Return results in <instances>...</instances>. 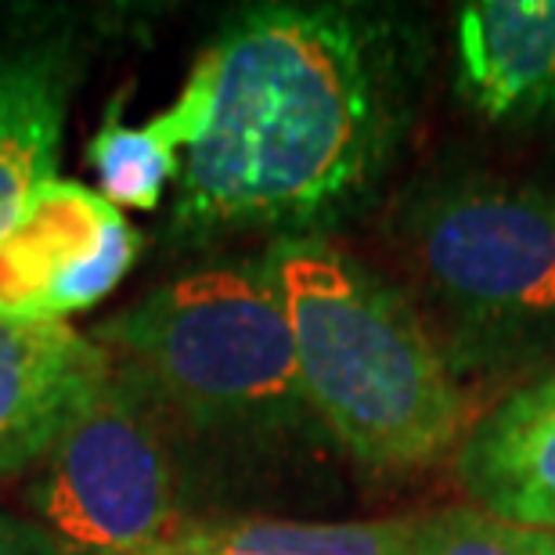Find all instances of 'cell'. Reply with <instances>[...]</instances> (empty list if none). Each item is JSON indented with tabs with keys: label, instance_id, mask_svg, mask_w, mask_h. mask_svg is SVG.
I'll use <instances>...</instances> for the list:
<instances>
[{
	"label": "cell",
	"instance_id": "cell-1",
	"mask_svg": "<svg viewBox=\"0 0 555 555\" xmlns=\"http://www.w3.org/2000/svg\"><path fill=\"white\" fill-rule=\"evenodd\" d=\"M214 116L184 155L170 242L325 238L369 203L415 127L426 40L361 4H257L209 43Z\"/></svg>",
	"mask_w": 555,
	"mask_h": 555
},
{
	"label": "cell",
	"instance_id": "cell-2",
	"mask_svg": "<svg viewBox=\"0 0 555 555\" xmlns=\"http://www.w3.org/2000/svg\"><path fill=\"white\" fill-rule=\"evenodd\" d=\"M321 429L372 473H412L459 451L476 404L412 296L328 238L263 249Z\"/></svg>",
	"mask_w": 555,
	"mask_h": 555
},
{
	"label": "cell",
	"instance_id": "cell-3",
	"mask_svg": "<svg viewBox=\"0 0 555 555\" xmlns=\"http://www.w3.org/2000/svg\"><path fill=\"white\" fill-rule=\"evenodd\" d=\"M390 231L412 304L465 393L555 372V192L433 170L397 203Z\"/></svg>",
	"mask_w": 555,
	"mask_h": 555
},
{
	"label": "cell",
	"instance_id": "cell-4",
	"mask_svg": "<svg viewBox=\"0 0 555 555\" xmlns=\"http://www.w3.org/2000/svg\"><path fill=\"white\" fill-rule=\"evenodd\" d=\"M98 343L163 418L228 443H271L314 422L282 296L263 257L159 285Z\"/></svg>",
	"mask_w": 555,
	"mask_h": 555
},
{
	"label": "cell",
	"instance_id": "cell-5",
	"mask_svg": "<svg viewBox=\"0 0 555 555\" xmlns=\"http://www.w3.org/2000/svg\"><path fill=\"white\" fill-rule=\"evenodd\" d=\"M33 505L80 555H144L184 530L166 418L116 364L43 454Z\"/></svg>",
	"mask_w": 555,
	"mask_h": 555
},
{
	"label": "cell",
	"instance_id": "cell-6",
	"mask_svg": "<svg viewBox=\"0 0 555 555\" xmlns=\"http://www.w3.org/2000/svg\"><path fill=\"white\" fill-rule=\"evenodd\" d=\"M141 235L124 209L76 181H54L0 231V318L65 321L113 293Z\"/></svg>",
	"mask_w": 555,
	"mask_h": 555
},
{
	"label": "cell",
	"instance_id": "cell-7",
	"mask_svg": "<svg viewBox=\"0 0 555 555\" xmlns=\"http://www.w3.org/2000/svg\"><path fill=\"white\" fill-rule=\"evenodd\" d=\"M113 375V358L69 321L0 318V473L43 462L65 422Z\"/></svg>",
	"mask_w": 555,
	"mask_h": 555
},
{
	"label": "cell",
	"instance_id": "cell-8",
	"mask_svg": "<svg viewBox=\"0 0 555 555\" xmlns=\"http://www.w3.org/2000/svg\"><path fill=\"white\" fill-rule=\"evenodd\" d=\"M454 80L487 124L555 113V0H473L454 11Z\"/></svg>",
	"mask_w": 555,
	"mask_h": 555
},
{
	"label": "cell",
	"instance_id": "cell-9",
	"mask_svg": "<svg viewBox=\"0 0 555 555\" xmlns=\"http://www.w3.org/2000/svg\"><path fill=\"white\" fill-rule=\"evenodd\" d=\"M454 476L473 508L555 534V372L516 386L473 422Z\"/></svg>",
	"mask_w": 555,
	"mask_h": 555
},
{
	"label": "cell",
	"instance_id": "cell-10",
	"mask_svg": "<svg viewBox=\"0 0 555 555\" xmlns=\"http://www.w3.org/2000/svg\"><path fill=\"white\" fill-rule=\"evenodd\" d=\"M76 59L59 40L0 51V231L59 181Z\"/></svg>",
	"mask_w": 555,
	"mask_h": 555
},
{
	"label": "cell",
	"instance_id": "cell-11",
	"mask_svg": "<svg viewBox=\"0 0 555 555\" xmlns=\"http://www.w3.org/2000/svg\"><path fill=\"white\" fill-rule=\"evenodd\" d=\"M113 105L87 144V163L98 177V195L116 209H155L184 170L188 149L203 138L214 116V59L203 48L170 108L149 124H124Z\"/></svg>",
	"mask_w": 555,
	"mask_h": 555
},
{
	"label": "cell",
	"instance_id": "cell-12",
	"mask_svg": "<svg viewBox=\"0 0 555 555\" xmlns=\"http://www.w3.org/2000/svg\"><path fill=\"white\" fill-rule=\"evenodd\" d=\"M415 519H224L184 527L173 541L144 555H408Z\"/></svg>",
	"mask_w": 555,
	"mask_h": 555
},
{
	"label": "cell",
	"instance_id": "cell-13",
	"mask_svg": "<svg viewBox=\"0 0 555 555\" xmlns=\"http://www.w3.org/2000/svg\"><path fill=\"white\" fill-rule=\"evenodd\" d=\"M408 555H555V534L465 505L415 519Z\"/></svg>",
	"mask_w": 555,
	"mask_h": 555
},
{
	"label": "cell",
	"instance_id": "cell-14",
	"mask_svg": "<svg viewBox=\"0 0 555 555\" xmlns=\"http://www.w3.org/2000/svg\"><path fill=\"white\" fill-rule=\"evenodd\" d=\"M0 555H65V548L48 530L22 524L18 516L0 508Z\"/></svg>",
	"mask_w": 555,
	"mask_h": 555
}]
</instances>
